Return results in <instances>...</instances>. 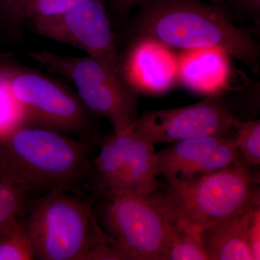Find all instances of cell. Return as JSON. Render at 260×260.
I'll list each match as a JSON object with an SVG mask.
<instances>
[{"label": "cell", "mask_w": 260, "mask_h": 260, "mask_svg": "<svg viewBox=\"0 0 260 260\" xmlns=\"http://www.w3.org/2000/svg\"><path fill=\"white\" fill-rule=\"evenodd\" d=\"M36 259L25 221L15 219L0 234V260Z\"/></svg>", "instance_id": "16"}, {"label": "cell", "mask_w": 260, "mask_h": 260, "mask_svg": "<svg viewBox=\"0 0 260 260\" xmlns=\"http://www.w3.org/2000/svg\"><path fill=\"white\" fill-rule=\"evenodd\" d=\"M88 0H28L26 20L29 21L64 14Z\"/></svg>", "instance_id": "22"}, {"label": "cell", "mask_w": 260, "mask_h": 260, "mask_svg": "<svg viewBox=\"0 0 260 260\" xmlns=\"http://www.w3.org/2000/svg\"><path fill=\"white\" fill-rule=\"evenodd\" d=\"M249 247H250L252 260L260 259V206L257 207L252 215L249 223Z\"/></svg>", "instance_id": "25"}, {"label": "cell", "mask_w": 260, "mask_h": 260, "mask_svg": "<svg viewBox=\"0 0 260 260\" xmlns=\"http://www.w3.org/2000/svg\"><path fill=\"white\" fill-rule=\"evenodd\" d=\"M233 8L249 17L258 25L260 24V0H226Z\"/></svg>", "instance_id": "26"}, {"label": "cell", "mask_w": 260, "mask_h": 260, "mask_svg": "<svg viewBox=\"0 0 260 260\" xmlns=\"http://www.w3.org/2000/svg\"><path fill=\"white\" fill-rule=\"evenodd\" d=\"M28 0H0V25L13 34H20L26 21Z\"/></svg>", "instance_id": "23"}, {"label": "cell", "mask_w": 260, "mask_h": 260, "mask_svg": "<svg viewBox=\"0 0 260 260\" xmlns=\"http://www.w3.org/2000/svg\"><path fill=\"white\" fill-rule=\"evenodd\" d=\"M137 9L136 40L176 50L220 51L259 75V43L233 23L224 5L201 0H143Z\"/></svg>", "instance_id": "1"}, {"label": "cell", "mask_w": 260, "mask_h": 260, "mask_svg": "<svg viewBox=\"0 0 260 260\" xmlns=\"http://www.w3.org/2000/svg\"><path fill=\"white\" fill-rule=\"evenodd\" d=\"M90 145L26 126L0 138V176L28 191H66L90 175Z\"/></svg>", "instance_id": "2"}, {"label": "cell", "mask_w": 260, "mask_h": 260, "mask_svg": "<svg viewBox=\"0 0 260 260\" xmlns=\"http://www.w3.org/2000/svg\"><path fill=\"white\" fill-rule=\"evenodd\" d=\"M123 64L126 79L137 92L160 93L178 78V62L170 49L151 41H135Z\"/></svg>", "instance_id": "10"}, {"label": "cell", "mask_w": 260, "mask_h": 260, "mask_svg": "<svg viewBox=\"0 0 260 260\" xmlns=\"http://www.w3.org/2000/svg\"><path fill=\"white\" fill-rule=\"evenodd\" d=\"M64 192L39 200L25 221L36 259L82 260L100 232L91 203Z\"/></svg>", "instance_id": "6"}, {"label": "cell", "mask_w": 260, "mask_h": 260, "mask_svg": "<svg viewBox=\"0 0 260 260\" xmlns=\"http://www.w3.org/2000/svg\"><path fill=\"white\" fill-rule=\"evenodd\" d=\"M166 260H209L199 232L174 224Z\"/></svg>", "instance_id": "17"}, {"label": "cell", "mask_w": 260, "mask_h": 260, "mask_svg": "<svg viewBox=\"0 0 260 260\" xmlns=\"http://www.w3.org/2000/svg\"><path fill=\"white\" fill-rule=\"evenodd\" d=\"M241 156L249 167L255 169L260 165V120L239 121L236 127Z\"/></svg>", "instance_id": "21"}, {"label": "cell", "mask_w": 260, "mask_h": 260, "mask_svg": "<svg viewBox=\"0 0 260 260\" xmlns=\"http://www.w3.org/2000/svg\"><path fill=\"white\" fill-rule=\"evenodd\" d=\"M28 56L74 84L85 109L92 115L107 118L115 133L128 129L138 119V92L110 65L91 56H64L47 50Z\"/></svg>", "instance_id": "4"}, {"label": "cell", "mask_w": 260, "mask_h": 260, "mask_svg": "<svg viewBox=\"0 0 260 260\" xmlns=\"http://www.w3.org/2000/svg\"><path fill=\"white\" fill-rule=\"evenodd\" d=\"M225 1H226V0H212V3H215V4L223 5Z\"/></svg>", "instance_id": "28"}, {"label": "cell", "mask_w": 260, "mask_h": 260, "mask_svg": "<svg viewBox=\"0 0 260 260\" xmlns=\"http://www.w3.org/2000/svg\"><path fill=\"white\" fill-rule=\"evenodd\" d=\"M26 126H30L26 113L0 77V138Z\"/></svg>", "instance_id": "20"}, {"label": "cell", "mask_w": 260, "mask_h": 260, "mask_svg": "<svg viewBox=\"0 0 260 260\" xmlns=\"http://www.w3.org/2000/svg\"><path fill=\"white\" fill-rule=\"evenodd\" d=\"M257 207L222 219L200 231L209 260H252L248 232L251 215Z\"/></svg>", "instance_id": "11"}, {"label": "cell", "mask_w": 260, "mask_h": 260, "mask_svg": "<svg viewBox=\"0 0 260 260\" xmlns=\"http://www.w3.org/2000/svg\"><path fill=\"white\" fill-rule=\"evenodd\" d=\"M227 58L226 54L211 49L189 51L178 61V78L196 91H220L229 80Z\"/></svg>", "instance_id": "13"}, {"label": "cell", "mask_w": 260, "mask_h": 260, "mask_svg": "<svg viewBox=\"0 0 260 260\" xmlns=\"http://www.w3.org/2000/svg\"><path fill=\"white\" fill-rule=\"evenodd\" d=\"M241 158L237 135H229L223 143L189 169L183 179L198 174L216 172L237 162Z\"/></svg>", "instance_id": "18"}, {"label": "cell", "mask_w": 260, "mask_h": 260, "mask_svg": "<svg viewBox=\"0 0 260 260\" xmlns=\"http://www.w3.org/2000/svg\"><path fill=\"white\" fill-rule=\"evenodd\" d=\"M82 260H121V258L109 242L105 233L101 230L95 242Z\"/></svg>", "instance_id": "24"}, {"label": "cell", "mask_w": 260, "mask_h": 260, "mask_svg": "<svg viewBox=\"0 0 260 260\" xmlns=\"http://www.w3.org/2000/svg\"><path fill=\"white\" fill-rule=\"evenodd\" d=\"M0 77L23 107L29 125L60 133L88 126L90 114L79 97L53 78L17 64L1 65Z\"/></svg>", "instance_id": "7"}, {"label": "cell", "mask_w": 260, "mask_h": 260, "mask_svg": "<svg viewBox=\"0 0 260 260\" xmlns=\"http://www.w3.org/2000/svg\"><path fill=\"white\" fill-rule=\"evenodd\" d=\"M229 135L193 138L172 143L170 146L155 153V175L165 178L168 184L183 179L189 169L223 143Z\"/></svg>", "instance_id": "14"}, {"label": "cell", "mask_w": 260, "mask_h": 260, "mask_svg": "<svg viewBox=\"0 0 260 260\" xmlns=\"http://www.w3.org/2000/svg\"><path fill=\"white\" fill-rule=\"evenodd\" d=\"M29 191L0 176V234L21 216Z\"/></svg>", "instance_id": "19"}, {"label": "cell", "mask_w": 260, "mask_h": 260, "mask_svg": "<svg viewBox=\"0 0 260 260\" xmlns=\"http://www.w3.org/2000/svg\"><path fill=\"white\" fill-rule=\"evenodd\" d=\"M111 10L116 15L127 14L136 9L143 0H105Z\"/></svg>", "instance_id": "27"}, {"label": "cell", "mask_w": 260, "mask_h": 260, "mask_svg": "<svg viewBox=\"0 0 260 260\" xmlns=\"http://www.w3.org/2000/svg\"><path fill=\"white\" fill-rule=\"evenodd\" d=\"M108 200L104 233L121 260H166L175 223L158 191H129Z\"/></svg>", "instance_id": "5"}, {"label": "cell", "mask_w": 260, "mask_h": 260, "mask_svg": "<svg viewBox=\"0 0 260 260\" xmlns=\"http://www.w3.org/2000/svg\"><path fill=\"white\" fill-rule=\"evenodd\" d=\"M132 126L118 132L103 143L100 153L92 162L99 189L108 199L129 192L127 160L130 147L133 143Z\"/></svg>", "instance_id": "12"}, {"label": "cell", "mask_w": 260, "mask_h": 260, "mask_svg": "<svg viewBox=\"0 0 260 260\" xmlns=\"http://www.w3.org/2000/svg\"><path fill=\"white\" fill-rule=\"evenodd\" d=\"M158 194L174 223L200 232L259 206V175L241 158L216 172L169 183Z\"/></svg>", "instance_id": "3"}, {"label": "cell", "mask_w": 260, "mask_h": 260, "mask_svg": "<svg viewBox=\"0 0 260 260\" xmlns=\"http://www.w3.org/2000/svg\"><path fill=\"white\" fill-rule=\"evenodd\" d=\"M30 22L38 35L85 51L124 75L123 58L102 0H88L64 14Z\"/></svg>", "instance_id": "9"}, {"label": "cell", "mask_w": 260, "mask_h": 260, "mask_svg": "<svg viewBox=\"0 0 260 260\" xmlns=\"http://www.w3.org/2000/svg\"><path fill=\"white\" fill-rule=\"evenodd\" d=\"M239 121L221 90L191 105L145 112L133 126L155 144L232 134Z\"/></svg>", "instance_id": "8"}, {"label": "cell", "mask_w": 260, "mask_h": 260, "mask_svg": "<svg viewBox=\"0 0 260 260\" xmlns=\"http://www.w3.org/2000/svg\"><path fill=\"white\" fill-rule=\"evenodd\" d=\"M133 131V143L128 155L127 169L132 191L151 193L158 190V183L154 167L155 143L148 137Z\"/></svg>", "instance_id": "15"}]
</instances>
